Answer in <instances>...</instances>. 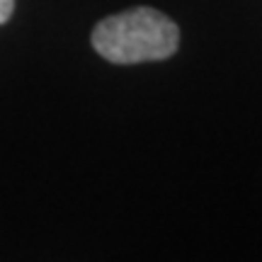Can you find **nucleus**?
Returning <instances> with one entry per match:
<instances>
[{
    "instance_id": "f03ea898",
    "label": "nucleus",
    "mask_w": 262,
    "mask_h": 262,
    "mask_svg": "<svg viewBox=\"0 0 262 262\" xmlns=\"http://www.w3.org/2000/svg\"><path fill=\"white\" fill-rule=\"evenodd\" d=\"M15 10V0H0V25H5Z\"/></svg>"
},
{
    "instance_id": "f257e3e1",
    "label": "nucleus",
    "mask_w": 262,
    "mask_h": 262,
    "mask_svg": "<svg viewBox=\"0 0 262 262\" xmlns=\"http://www.w3.org/2000/svg\"><path fill=\"white\" fill-rule=\"evenodd\" d=\"M180 47L178 25L153 8H134L104 17L93 29V49L110 63L163 61Z\"/></svg>"
}]
</instances>
